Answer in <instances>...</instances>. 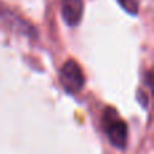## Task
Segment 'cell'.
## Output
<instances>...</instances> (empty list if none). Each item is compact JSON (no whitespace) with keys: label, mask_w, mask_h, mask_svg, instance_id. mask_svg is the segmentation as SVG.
Listing matches in <instances>:
<instances>
[{"label":"cell","mask_w":154,"mask_h":154,"mask_svg":"<svg viewBox=\"0 0 154 154\" xmlns=\"http://www.w3.org/2000/svg\"><path fill=\"white\" fill-rule=\"evenodd\" d=\"M103 128L109 143L119 150L127 145L128 127L114 108H107L103 114Z\"/></svg>","instance_id":"obj_1"},{"label":"cell","mask_w":154,"mask_h":154,"mask_svg":"<svg viewBox=\"0 0 154 154\" xmlns=\"http://www.w3.org/2000/svg\"><path fill=\"white\" fill-rule=\"evenodd\" d=\"M60 82L65 92L75 95L84 88L85 77L82 69L75 60H69L64 64V66L60 70Z\"/></svg>","instance_id":"obj_2"},{"label":"cell","mask_w":154,"mask_h":154,"mask_svg":"<svg viewBox=\"0 0 154 154\" xmlns=\"http://www.w3.org/2000/svg\"><path fill=\"white\" fill-rule=\"evenodd\" d=\"M84 12V3L82 0H62L61 15L64 22L70 27H75L81 22Z\"/></svg>","instance_id":"obj_3"},{"label":"cell","mask_w":154,"mask_h":154,"mask_svg":"<svg viewBox=\"0 0 154 154\" xmlns=\"http://www.w3.org/2000/svg\"><path fill=\"white\" fill-rule=\"evenodd\" d=\"M0 19H2V20H4L8 26L12 27L15 31L22 32L23 35H30V37H34L35 30L32 29L29 23L23 22L20 18H18L15 14H12L10 10H7V8H5L4 5H2V4H0Z\"/></svg>","instance_id":"obj_4"},{"label":"cell","mask_w":154,"mask_h":154,"mask_svg":"<svg viewBox=\"0 0 154 154\" xmlns=\"http://www.w3.org/2000/svg\"><path fill=\"white\" fill-rule=\"evenodd\" d=\"M118 4L130 15H137L139 11V0H116Z\"/></svg>","instance_id":"obj_5"},{"label":"cell","mask_w":154,"mask_h":154,"mask_svg":"<svg viewBox=\"0 0 154 154\" xmlns=\"http://www.w3.org/2000/svg\"><path fill=\"white\" fill-rule=\"evenodd\" d=\"M137 96H138V100H139V103H141V106L146 108V107H147V99H146V95H145V93H142V91H138Z\"/></svg>","instance_id":"obj_6"}]
</instances>
